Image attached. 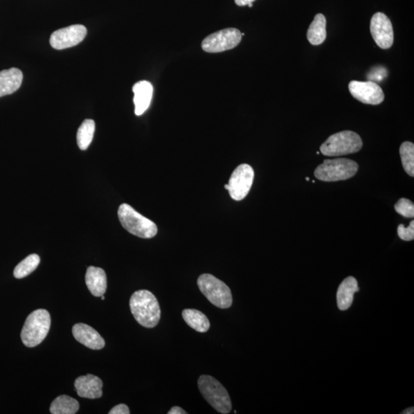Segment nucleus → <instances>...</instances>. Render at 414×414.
Instances as JSON below:
<instances>
[{"label":"nucleus","mask_w":414,"mask_h":414,"mask_svg":"<svg viewBox=\"0 0 414 414\" xmlns=\"http://www.w3.org/2000/svg\"><path fill=\"white\" fill-rule=\"evenodd\" d=\"M130 309L135 320L141 326L152 328L159 325L161 308L152 292L145 289L135 291L130 299Z\"/></svg>","instance_id":"1"},{"label":"nucleus","mask_w":414,"mask_h":414,"mask_svg":"<svg viewBox=\"0 0 414 414\" xmlns=\"http://www.w3.org/2000/svg\"><path fill=\"white\" fill-rule=\"evenodd\" d=\"M118 215L121 225L130 233L142 239H151L158 233V227L152 221L127 204L119 206Z\"/></svg>","instance_id":"2"},{"label":"nucleus","mask_w":414,"mask_h":414,"mask_svg":"<svg viewBox=\"0 0 414 414\" xmlns=\"http://www.w3.org/2000/svg\"><path fill=\"white\" fill-rule=\"evenodd\" d=\"M51 327V316L46 309L35 310L28 316L21 332V339L28 348H34L46 338Z\"/></svg>","instance_id":"3"},{"label":"nucleus","mask_w":414,"mask_h":414,"mask_svg":"<svg viewBox=\"0 0 414 414\" xmlns=\"http://www.w3.org/2000/svg\"><path fill=\"white\" fill-rule=\"evenodd\" d=\"M197 384L201 395L214 409L223 414L231 413V399L222 384L210 375L199 377Z\"/></svg>","instance_id":"4"},{"label":"nucleus","mask_w":414,"mask_h":414,"mask_svg":"<svg viewBox=\"0 0 414 414\" xmlns=\"http://www.w3.org/2000/svg\"><path fill=\"white\" fill-rule=\"evenodd\" d=\"M363 146L360 135L344 131L334 134L321 146L320 152L327 156H339L354 154L361 151Z\"/></svg>","instance_id":"5"},{"label":"nucleus","mask_w":414,"mask_h":414,"mask_svg":"<svg viewBox=\"0 0 414 414\" xmlns=\"http://www.w3.org/2000/svg\"><path fill=\"white\" fill-rule=\"evenodd\" d=\"M359 170V164L347 159L325 160L315 170L317 179L325 182L345 181L353 177Z\"/></svg>","instance_id":"6"},{"label":"nucleus","mask_w":414,"mask_h":414,"mask_svg":"<svg viewBox=\"0 0 414 414\" xmlns=\"http://www.w3.org/2000/svg\"><path fill=\"white\" fill-rule=\"evenodd\" d=\"M197 285L205 297L217 308L225 309L231 307V290L219 278L210 274H203L198 278Z\"/></svg>","instance_id":"7"},{"label":"nucleus","mask_w":414,"mask_h":414,"mask_svg":"<svg viewBox=\"0 0 414 414\" xmlns=\"http://www.w3.org/2000/svg\"><path fill=\"white\" fill-rule=\"evenodd\" d=\"M254 180V170L246 163L240 164L235 169L231 177L229 183L225 188L230 192L234 201H242L251 191Z\"/></svg>","instance_id":"8"},{"label":"nucleus","mask_w":414,"mask_h":414,"mask_svg":"<svg viewBox=\"0 0 414 414\" xmlns=\"http://www.w3.org/2000/svg\"><path fill=\"white\" fill-rule=\"evenodd\" d=\"M242 33L237 28H228L207 37L202 42L206 53H218L237 47L242 40Z\"/></svg>","instance_id":"9"},{"label":"nucleus","mask_w":414,"mask_h":414,"mask_svg":"<svg viewBox=\"0 0 414 414\" xmlns=\"http://www.w3.org/2000/svg\"><path fill=\"white\" fill-rule=\"evenodd\" d=\"M370 33L377 45L383 49L394 44V30L390 19L383 12H377L370 20Z\"/></svg>","instance_id":"10"},{"label":"nucleus","mask_w":414,"mask_h":414,"mask_svg":"<svg viewBox=\"0 0 414 414\" xmlns=\"http://www.w3.org/2000/svg\"><path fill=\"white\" fill-rule=\"evenodd\" d=\"M87 35V28L82 25H73L54 32L50 37V44L58 50L80 44Z\"/></svg>","instance_id":"11"},{"label":"nucleus","mask_w":414,"mask_h":414,"mask_svg":"<svg viewBox=\"0 0 414 414\" xmlns=\"http://www.w3.org/2000/svg\"><path fill=\"white\" fill-rule=\"evenodd\" d=\"M348 89L352 96L363 104L377 105L384 102V93L374 82L352 81Z\"/></svg>","instance_id":"12"},{"label":"nucleus","mask_w":414,"mask_h":414,"mask_svg":"<svg viewBox=\"0 0 414 414\" xmlns=\"http://www.w3.org/2000/svg\"><path fill=\"white\" fill-rule=\"evenodd\" d=\"M103 383L97 376L87 375L78 377L75 388L78 396L88 399H98L102 397Z\"/></svg>","instance_id":"13"},{"label":"nucleus","mask_w":414,"mask_h":414,"mask_svg":"<svg viewBox=\"0 0 414 414\" xmlns=\"http://www.w3.org/2000/svg\"><path fill=\"white\" fill-rule=\"evenodd\" d=\"M73 334L78 342L90 349L101 350L105 345V341L101 335L87 324L75 325L73 327Z\"/></svg>","instance_id":"14"},{"label":"nucleus","mask_w":414,"mask_h":414,"mask_svg":"<svg viewBox=\"0 0 414 414\" xmlns=\"http://www.w3.org/2000/svg\"><path fill=\"white\" fill-rule=\"evenodd\" d=\"M133 92L135 115L141 116L151 105L154 92L153 85L147 81L138 82L134 85Z\"/></svg>","instance_id":"15"},{"label":"nucleus","mask_w":414,"mask_h":414,"mask_svg":"<svg viewBox=\"0 0 414 414\" xmlns=\"http://www.w3.org/2000/svg\"><path fill=\"white\" fill-rule=\"evenodd\" d=\"M24 75L22 71L17 68L0 71V98L12 94L22 84Z\"/></svg>","instance_id":"16"},{"label":"nucleus","mask_w":414,"mask_h":414,"mask_svg":"<svg viewBox=\"0 0 414 414\" xmlns=\"http://www.w3.org/2000/svg\"><path fill=\"white\" fill-rule=\"evenodd\" d=\"M360 290L358 281L353 276H349L341 283L337 291V304L341 311L348 310L354 301V296Z\"/></svg>","instance_id":"17"},{"label":"nucleus","mask_w":414,"mask_h":414,"mask_svg":"<svg viewBox=\"0 0 414 414\" xmlns=\"http://www.w3.org/2000/svg\"><path fill=\"white\" fill-rule=\"evenodd\" d=\"M85 283L91 295L102 297L107 290V276L101 268L90 267L85 275Z\"/></svg>","instance_id":"18"},{"label":"nucleus","mask_w":414,"mask_h":414,"mask_svg":"<svg viewBox=\"0 0 414 414\" xmlns=\"http://www.w3.org/2000/svg\"><path fill=\"white\" fill-rule=\"evenodd\" d=\"M327 37L326 18L322 13H318L311 24L307 38L313 46L323 44Z\"/></svg>","instance_id":"19"},{"label":"nucleus","mask_w":414,"mask_h":414,"mask_svg":"<svg viewBox=\"0 0 414 414\" xmlns=\"http://www.w3.org/2000/svg\"><path fill=\"white\" fill-rule=\"evenodd\" d=\"M182 316L185 323L198 332L204 333L210 330V321L201 311L184 309Z\"/></svg>","instance_id":"20"},{"label":"nucleus","mask_w":414,"mask_h":414,"mask_svg":"<svg viewBox=\"0 0 414 414\" xmlns=\"http://www.w3.org/2000/svg\"><path fill=\"white\" fill-rule=\"evenodd\" d=\"M80 410V404L75 399L67 395H61L54 399L50 406L53 414H75Z\"/></svg>","instance_id":"21"},{"label":"nucleus","mask_w":414,"mask_h":414,"mask_svg":"<svg viewBox=\"0 0 414 414\" xmlns=\"http://www.w3.org/2000/svg\"><path fill=\"white\" fill-rule=\"evenodd\" d=\"M95 132V121L91 119L84 120L77 132V144L82 151H85L90 146Z\"/></svg>","instance_id":"22"},{"label":"nucleus","mask_w":414,"mask_h":414,"mask_svg":"<svg viewBox=\"0 0 414 414\" xmlns=\"http://www.w3.org/2000/svg\"><path fill=\"white\" fill-rule=\"evenodd\" d=\"M40 257L37 254H32L20 262L14 269V276L17 278H23L34 272L39 267Z\"/></svg>","instance_id":"23"},{"label":"nucleus","mask_w":414,"mask_h":414,"mask_svg":"<svg viewBox=\"0 0 414 414\" xmlns=\"http://www.w3.org/2000/svg\"><path fill=\"white\" fill-rule=\"evenodd\" d=\"M403 167L406 174L414 176V145L412 142L405 141L399 147Z\"/></svg>","instance_id":"24"},{"label":"nucleus","mask_w":414,"mask_h":414,"mask_svg":"<svg viewBox=\"0 0 414 414\" xmlns=\"http://www.w3.org/2000/svg\"><path fill=\"white\" fill-rule=\"evenodd\" d=\"M395 209L399 215L406 218H413L414 217V204L408 199H399L395 206Z\"/></svg>","instance_id":"25"},{"label":"nucleus","mask_w":414,"mask_h":414,"mask_svg":"<svg viewBox=\"0 0 414 414\" xmlns=\"http://www.w3.org/2000/svg\"><path fill=\"white\" fill-rule=\"evenodd\" d=\"M397 234L399 237L404 241H412L414 239V221L412 220L408 227H405L403 224L397 227Z\"/></svg>","instance_id":"26"},{"label":"nucleus","mask_w":414,"mask_h":414,"mask_svg":"<svg viewBox=\"0 0 414 414\" xmlns=\"http://www.w3.org/2000/svg\"><path fill=\"white\" fill-rule=\"evenodd\" d=\"M130 410L128 406L125 404H118L113 408L110 411L109 414H129Z\"/></svg>","instance_id":"27"},{"label":"nucleus","mask_w":414,"mask_h":414,"mask_svg":"<svg viewBox=\"0 0 414 414\" xmlns=\"http://www.w3.org/2000/svg\"><path fill=\"white\" fill-rule=\"evenodd\" d=\"M168 414H186L188 413L184 410H183L180 406H175L174 408H171L170 411L168 413Z\"/></svg>","instance_id":"28"},{"label":"nucleus","mask_w":414,"mask_h":414,"mask_svg":"<svg viewBox=\"0 0 414 414\" xmlns=\"http://www.w3.org/2000/svg\"><path fill=\"white\" fill-rule=\"evenodd\" d=\"M255 0H235V4L239 6H247L249 3H253Z\"/></svg>","instance_id":"29"},{"label":"nucleus","mask_w":414,"mask_h":414,"mask_svg":"<svg viewBox=\"0 0 414 414\" xmlns=\"http://www.w3.org/2000/svg\"><path fill=\"white\" fill-rule=\"evenodd\" d=\"M414 413V408H410L404 411L402 413V414H413Z\"/></svg>","instance_id":"30"},{"label":"nucleus","mask_w":414,"mask_h":414,"mask_svg":"<svg viewBox=\"0 0 414 414\" xmlns=\"http://www.w3.org/2000/svg\"><path fill=\"white\" fill-rule=\"evenodd\" d=\"M247 6H248L249 7H253V3H249V4H248Z\"/></svg>","instance_id":"31"},{"label":"nucleus","mask_w":414,"mask_h":414,"mask_svg":"<svg viewBox=\"0 0 414 414\" xmlns=\"http://www.w3.org/2000/svg\"><path fill=\"white\" fill-rule=\"evenodd\" d=\"M306 181H309V177H306Z\"/></svg>","instance_id":"32"},{"label":"nucleus","mask_w":414,"mask_h":414,"mask_svg":"<svg viewBox=\"0 0 414 414\" xmlns=\"http://www.w3.org/2000/svg\"><path fill=\"white\" fill-rule=\"evenodd\" d=\"M102 300H105V296H102Z\"/></svg>","instance_id":"33"}]
</instances>
